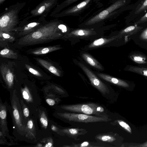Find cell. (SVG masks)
Masks as SVG:
<instances>
[{
	"instance_id": "obj_37",
	"label": "cell",
	"mask_w": 147,
	"mask_h": 147,
	"mask_svg": "<svg viewBox=\"0 0 147 147\" xmlns=\"http://www.w3.org/2000/svg\"><path fill=\"white\" fill-rule=\"evenodd\" d=\"M140 37V38L142 39L147 40V28L142 32Z\"/></svg>"
},
{
	"instance_id": "obj_21",
	"label": "cell",
	"mask_w": 147,
	"mask_h": 147,
	"mask_svg": "<svg viewBox=\"0 0 147 147\" xmlns=\"http://www.w3.org/2000/svg\"><path fill=\"white\" fill-rule=\"evenodd\" d=\"M119 37V36H116L109 38H101L96 39L89 45L88 48H92L101 46L115 40Z\"/></svg>"
},
{
	"instance_id": "obj_20",
	"label": "cell",
	"mask_w": 147,
	"mask_h": 147,
	"mask_svg": "<svg viewBox=\"0 0 147 147\" xmlns=\"http://www.w3.org/2000/svg\"><path fill=\"white\" fill-rule=\"evenodd\" d=\"M93 31L89 29H77L71 31L70 33L66 35L65 38H69L72 36H87L92 34Z\"/></svg>"
},
{
	"instance_id": "obj_1",
	"label": "cell",
	"mask_w": 147,
	"mask_h": 147,
	"mask_svg": "<svg viewBox=\"0 0 147 147\" xmlns=\"http://www.w3.org/2000/svg\"><path fill=\"white\" fill-rule=\"evenodd\" d=\"M59 24V22L56 21L45 23L34 32L21 38L18 44L21 45H30L59 38L63 36L58 27Z\"/></svg>"
},
{
	"instance_id": "obj_23",
	"label": "cell",
	"mask_w": 147,
	"mask_h": 147,
	"mask_svg": "<svg viewBox=\"0 0 147 147\" xmlns=\"http://www.w3.org/2000/svg\"><path fill=\"white\" fill-rule=\"evenodd\" d=\"M143 27L135 24L134 26H129L122 30L119 33L120 35L130 36L136 33Z\"/></svg>"
},
{
	"instance_id": "obj_7",
	"label": "cell",
	"mask_w": 147,
	"mask_h": 147,
	"mask_svg": "<svg viewBox=\"0 0 147 147\" xmlns=\"http://www.w3.org/2000/svg\"><path fill=\"white\" fill-rule=\"evenodd\" d=\"M63 110L71 112L99 116H106L101 115L105 111L101 106L94 103L63 105L60 106Z\"/></svg>"
},
{
	"instance_id": "obj_10",
	"label": "cell",
	"mask_w": 147,
	"mask_h": 147,
	"mask_svg": "<svg viewBox=\"0 0 147 147\" xmlns=\"http://www.w3.org/2000/svg\"><path fill=\"white\" fill-rule=\"evenodd\" d=\"M10 105L7 102H3L0 99V129L3 134L6 137L12 141L13 137L11 136L9 133V130L7 127V112L9 111Z\"/></svg>"
},
{
	"instance_id": "obj_27",
	"label": "cell",
	"mask_w": 147,
	"mask_h": 147,
	"mask_svg": "<svg viewBox=\"0 0 147 147\" xmlns=\"http://www.w3.org/2000/svg\"><path fill=\"white\" fill-rule=\"evenodd\" d=\"M130 57L133 61L138 63L144 64L146 62V58L140 54L132 55Z\"/></svg>"
},
{
	"instance_id": "obj_16",
	"label": "cell",
	"mask_w": 147,
	"mask_h": 147,
	"mask_svg": "<svg viewBox=\"0 0 147 147\" xmlns=\"http://www.w3.org/2000/svg\"><path fill=\"white\" fill-rule=\"evenodd\" d=\"M61 131L68 137L77 140L78 136L86 134L87 131L84 129L77 128H65L60 129Z\"/></svg>"
},
{
	"instance_id": "obj_2",
	"label": "cell",
	"mask_w": 147,
	"mask_h": 147,
	"mask_svg": "<svg viewBox=\"0 0 147 147\" xmlns=\"http://www.w3.org/2000/svg\"><path fill=\"white\" fill-rule=\"evenodd\" d=\"M10 92L11 105L9 111L13 123L12 134L16 140L24 141L25 126L23 120L20 100L15 89Z\"/></svg>"
},
{
	"instance_id": "obj_4",
	"label": "cell",
	"mask_w": 147,
	"mask_h": 147,
	"mask_svg": "<svg viewBox=\"0 0 147 147\" xmlns=\"http://www.w3.org/2000/svg\"><path fill=\"white\" fill-rule=\"evenodd\" d=\"M53 116L68 122L89 123L107 122L111 120L107 116H93L82 113L56 112Z\"/></svg>"
},
{
	"instance_id": "obj_11",
	"label": "cell",
	"mask_w": 147,
	"mask_h": 147,
	"mask_svg": "<svg viewBox=\"0 0 147 147\" xmlns=\"http://www.w3.org/2000/svg\"><path fill=\"white\" fill-rule=\"evenodd\" d=\"M58 0H44L31 11L30 17L46 16L57 3Z\"/></svg>"
},
{
	"instance_id": "obj_40",
	"label": "cell",
	"mask_w": 147,
	"mask_h": 147,
	"mask_svg": "<svg viewBox=\"0 0 147 147\" xmlns=\"http://www.w3.org/2000/svg\"><path fill=\"white\" fill-rule=\"evenodd\" d=\"M58 28L61 30L62 32L65 33L67 31V29L66 26L63 24H59L58 26Z\"/></svg>"
},
{
	"instance_id": "obj_17",
	"label": "cell",
	"mask_w": 147,
	"mask_h": 147,
	"mask_svg": "<svg viewBox=\"0 0 147 147\" xmlns=\"http://www.w3.org/2000/svg\"><path fill=\"white\" fill-rule=\"evenodd\" d=\"M37 61L43 67L55 75L60 76L61 72L50 62L40 58L36 59Z\"/></svg>"
},
{
	"instance_id": "obj_33",
	"label": "cell",
	"mask_w": 147,
	"mask_h": 147,
	"mask_svg": "<svg viewBox=\"0 0 147 147\" xmlns=\"http://www.w3.org/2000/svg\"><path fill=\"white\" fill-rule=\"evenodd\" d=\"M26 66L29 71L32 74L37 76L39 77L41 76V74L37 70L30 67L27 65H26Z\"/></svg>"
},
{
	"instance_id": "obj_8",
	"label": "cell",
	"mask_w": 147,
	"mask_h": 147,
	"mask_svg": "<svg viewBox=\"0 0 147 147\" xmlns=\"http://www.w3.org/2000/svg\"><path fill=\"white\" fill-rule=\"evenodd\" d=\"M78 64L89 78L92 86L104 94H109V90L107 86L102 82L90 69L81 63Z\"/></svg>"
},
{
	"instance_id": "obj_18",
	"label": "cell",
	"mask_w": 147,
	"mask_h": 147,
	"mask_svg": "<svg viewBox=\"0 0 147 147\" xmlns=\"http://www.w3.org/2000/svg\"><path fill=\"white\" fill-rule=\"evenodd\" d=\"M82 56L85 61L90 66L99 70H103V67L101 65L89 54L84 53Z\"/></svg>"
},
{
	"instance_id": "obj_14",
	"label": "cell",
	"mask_w": 147,
	"mask_h": 147,
	"mask_svg": "<svg viewBox=\"0 0 147 147\" xmlns=\"http://www.w3.org/2000/svg\"><path fill=\"white\" fill-rule=\"evenodd\" d=\"M40 18V20L31 22L24 26L19 30L18 35L20 36H24L34 32L44 24V20H41L44 18Z\"/></svg>"
},
{
	"instance_id": "obj_5",
	"label": "cell",
	"mask_w": 147,
	"mask_h": 147,
	"mask_svg": "<svg viewBox=\"0 0 147 147\" xmlns=\"http://www.w3.org/2000/svg\"><path fill=\"white\" fill-rule=\"evenodd\" d=\"M21 4L11 7L0 18V32L8 34L16 30V27L18 22V13L21 9Z\"/></svg>"
},
{
	"instance_id": "obj_26",
	"label": "cell",
	"mask_w": 147,
	"mask_h": 147,
	"mask_svg": "<svg viewBox=\"0 0 147 147\" xmlns=\"http://www.w3.org/2000/svg\"><path fill=\"white\" fill-rule=\"evenodd\" d=\"M128 70L129 71L147 76V68L131 66L128 69Z\"/></svg>"
},
{
	"instance_id": "obj_28",
	"label": "cell",
	"mask_w": 147,
	"mask_h": 147,
	"mask_svg": "<svg viewBox=\"0 0 147 147\" xmlns=\"http://www.w3.org/2000/svg\"><path fill=\"white\" fill-rule=\"evenodd\" d=\"M147 10V0H144L138 5L136 9L135 13L138 14Z\"/></svg>"
},
{
	"instance_id": "obj_39",
	"label": "cell",
	"mask_w": 147,
	"mask_h": 147,
	"mask_svg": "<svg viewBox=\"0 0 147 147\" xmlns=\"http://www.w3.org/2000/svg\"><path fill=\"white\" fill-rule=\"evenodd\" d=\"M46 101L47 103L49 105L53 106L56 103L55 101L53 99L47 98H46Z\"/></svg>"
},
{
	"instance_id": "obj_12",
	"label": "cell",
	"mask_w": 147,
	"mask_h": 147,
	"mask_svg": "<svg viewBox=\"0 0 147 147\" xmlns=\"http://www.w3.org/2000/svg\"><path fill=\"white\" fill-rule=\"evenodd\" d=\"M39 122L43 132H51L50 122L49 121L48 116L46 109L41 106L38 110L35 115Z\"/></svg>"
},
{
	"instance_id": "obj_24",
	"label": "cell",
	"mask_w": 147,
	"mask_h": 147,
	"mask_svg": "<svg viewBox=\"0 0 147 147\" xmlns=\"http://www.w3.org/2000/svg\"><path fill=\"white\" fill-rule=\"evenodd\" d=\"M91 0H85L77 5L72 7L64 12V14H69L74 13L80 11L84 8Z\"/></svg>"
},
{
	"instance_id": "obj_35",
	"label": "cell",
	"mask_w": 147,
	"mask_h": 147,
	"mask_svg": "<svg viewBox=\"0 0 147 147\" xmlns=\"http://www.w3.org/2000/svg\"><path fill=\"white\" fill-rule=\"evenodd\" d=\"M146 22H147V12L135 23V24L137 25Z\"/></svg>"
},
{
	"instance_id": "obj_29",
	"label": "cell",
	"mask_w": 147,
	"mask_h": 147,
	"mask_svg": "<svg viewBox=\"0 0 147 147\" xmlns=\"http://www.w3.org/2000/svg\"><path fill=\"white\" fill-rule=\"evenodd\" d=\"M97 138L104 142H113L116 140L115 138L113 136L108 135L99 136L97 137Z\"/></svg>"
},
{
	"instance_id": "obj_32",
	"label": "cell",
	"mask_w": 147,
	"mask_h": 147,
	"mask_svg": "<svg viewBox=\"0 0 147 147\" xmlns=\"http://www.w3.org/2000/svg\"><path fill=\"white\" fill-rule=\"evenodd\" d=\"M50 127L51 131L57 133L60 136H64L65 134L61 131L60 129L55 124L53 123V122L50 121Z\"/></svg>"
},
{
	"instance_id": "obj_22",
	"label": "cell",
	"mask_w": 147,
	"mask_h": 147,
	"mask_svg": "<svg viewBox=\"0 0 147 147\" xmlns=\"http://www.w3.org/2000/svg\"><path fill=\"white\" fill-rule=\"evenodd\" d=\"M61 48V47L58 45L49 46L35 50L32 51V53L36 55L44 54L59 50Z\"/></svg>"
},
{
	"instance_id": "obj_13",
	"label": "cell",
	"mask_w": 147,
	"mask_h": 147,
	"mask_svg": "<svg viewBox=\"0 0 147 147\" xmlns=\"http://www.w3.org/2000/svg\"><path fill=\"white\" fill-rule=\"evenodd\" d=\"M0 69L2 78L8 89L10 92L15 89L13 75L8 67L5 65H1Z\"/></svg>"
},
{
	"instance_id": "obj_9",
	"label": "cell",
	"mask_w": 147,
	"mask_h": 147,
	"mask_svg": "<svg viewBox=\"0 0 147 147\" xmlns=\"http://www.w3.org/2000/svg\"><path fill=\"white\" fill-rule=\"evenodd\" d=\"M125 3V0H119L116 1L108 8L90 19L86 23V25H92L102 21L111 13L124 5Z\"/></svg>"
},
{
	"instance_id": "obj_41",
	"label": "cell",
	"mask_w": 147,
	"mask_h": 147,
	"mask_svg": "<svg viewBox=\"0 0 147 147\" xmlns=\"http://www.w3.org/2000/svg\"><path fill=\"white\" fill-rule=\"evenodd\" d=\"M89 143L87 142H84L82 143L80 146V147H87L89 145Z\"/></svg>"
},
{
	"instance_id": "obj_6",
	"label": "cell",
	"mask_w": 147,
	"mask_h": 147,
	"mask_svg": "<svg viewBox=\"0 0 147 147\" xmlns=\"http://www.w3.org/2000/svg\"><path fill=\"white\" fill-rule=\"evenodd\" d=\"M38 119L36 115H32L28 120L25 127L24 141L36 144L45 137L44 133L38 128Z\"/></svg>"
},
{
	"instance_id": "obj_25",
	"label": "cell",
	"mask_w": 147,
	"mask_h": 147,
	"mask_svg": "<svg viewBox=\"0 0 147 147\" xmlns=\"http://www.w3.org/2000/svg\"><path fill=\"white\" fill-rule=\"evenodd\" d=\"M0 55L1 57L12 59H17L18 57L16 53L7 48L1 50Z\"/></svg>"
},
{
	"instance_id": "obj_34",
	"label": "cell",
	"mask_w": 147,
	"mask_h": 147,
	"mask_svg": "<svg viewBox=\"0 0 147 147\" xmlns=\"http://www.w3.org/2000/svg\"><path fill=\"white\" fill-rule=\"evenodd\" d=\"M132 144L127 145L124 146L129 147H147V141L144 143L141 144L132 143Z\"/></svg>"
},
{
	"instance_id": "obj_31",
	"label": "cell",
	"mask_w": 147,
	"mask_h": 147,
	"mask_svg": "<svg viewBox=\"0 0 147 147\" xmlns=\"http://www.w3.org/2000/svg\"><path fill=\"white\" fill-rule=\"evenodd\" d=\"M117 122L119 124L127 131L131 134L132 131L130 126L124 121L121 120H117Z\"/></svg>"
},
{
	"instance_id": "obj_3",
	"label": "cell",
	"mask_w": 147,
	"mask_h": 147,
	"mask_svg": "<svg viewBox=\"0 0 147 147\" xmlns=\"http://www.w3.org/2000/svg\"><path fill=\"white\" fill-rule=\"evenodd\" d=\"M19 100H22L29 108L31 113L35 115L41 106V99L37 90L24 85L15 88Z\"/></svg>"
},
{
	"instance_id": "obj_19",
	"label": "cell",
	"mask_w": 147,
	"mask_h": 147,
	"mask_svg": "<svg viewBox=\"0 0 147 147\" xmlns=\"http://www.w3.org/2000/svg\"><path fill=\"white\" fill-rule=\"evenodd\" d=\"M20 102L22 115L24 124L25 126L28 119L33 115L29 107L22 100H19Z\"/></svg>"
},
{
	"instance_id": "obj_42",
	"label": "cell",
	"mask_w": 147,
	"mask_h": 147,
	"mask_svg": "<svg viewBox=\"0 0 147 147\" xmlns=\"http://www.w3.org/2000/svg\"><path fill=\"white\" fill-rule=\"evenodd\" d=\"M5 0H0V4H1Z\"/></svg>"
},
{
	"instance_id": "obj_15",
	"label": "cell",
	"mask_w": 147,
	"mask_h": 147,
	"mask_svg": "<svg viewBox=\"0 0 147 147\" xmlns=\"http://www.w3.org/2000/svg\"><path fill=\"white\" fill-rule=\"evenodd\" d=\"M96 74L101 78L112 84L125 88L129 87V84L127 82L122 80L105 74L96 73Z\"/></svg>"
},
{
	"instance_id": "obj_38",
	"label": "cell",
	"mask_w": 147,
	"mask_h": 147,
	"mask_svg": "<svg viewBox=\"0 0 147 147\" xmlns=\"http://www.w3.org/2000/svg\"><path fill=\"white\" fill-rule=\"evenodd\" d=\"M78 0H66L63 3L59 5V6H62L60 7H63V6H67Z\"/></svg>"
},
{
	"instance_id": "obj_36",
	"label": "cell",
	"mask_w": 147,
	"mask_h": 147,
	"mask_svg": "<svg viewBox=\"0 0 147 147\" xmlns=\"http://www.w3.org/2000/svg\"><path fill=\"white\" fill-rule=\"evenodd\" d=\"M47 142L43 146L44 147H53V140L51 138L49 137L48 140V138H47Z\"/></svg>"
},
{
	"instance_id": "obj_30",
	"label": "cell",
	"mask_w": 147,
	"mask_h": 147,
	"mask_svg": "<svg viewBox=\"0 0 147 147\" xmlns=\"http://www.w3.org/2000/svg\"><path fill=\"white\" fill-rule=\"evenodd\" d=\"M0 39L6 40L8 42H12L14 40L15 38L13 36L9 34L4 33L0 32Z\"/></svg>"
}]
</instances>
